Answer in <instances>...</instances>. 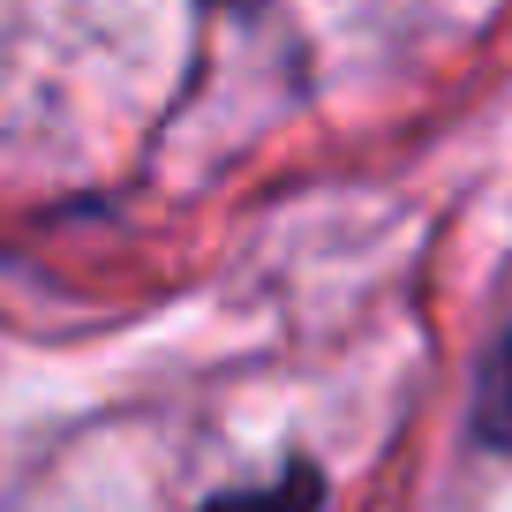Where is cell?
<instances>
[{
    "mask_svg": "<svg viewBox=\"0 0 512 512\" xmlns=\"http://www.w3.org/2000/svg\"><path fill=\"white\" fill-rule=\"evenodd\" d=\"M475 430H482V445L512 452V332L490 347V362L475 377Z\"/></svg>",
    "mask_w": 512,
    "mask_h": 512,
    "instance_id": "obj_1",
    "label": "cell"
},
{
    "mask_svg": "<svg viewBox=\"0 0 512 512\" xmlns=\"http://www.w3.org/2000/svg\"><path fill=\"white\" fill-rule=\"evenodd\" d=\"M324 482L317 467H287L279 482H264V490H234V497H211L204 512H317Z\"/></svg>",
    "mask_w": 512,
    "mask_h": 512,
    "instance_id": "obj_2",
    "label": "cell"
},
{
    "mask_svg": "<svg viewBox=\"0 0 512 512\" xmlns=\"http://www.w3.org/2000/svg\"><path fill=\"white\" fill-rule=\"evenodd\" d=\"M219 8H256V0H219Z\"/></svg>",
    "mask_w": 512,
    "mask_h": 512,
    "instance_id": "obj_3",
    "label": "cell"
}]
</instances>
